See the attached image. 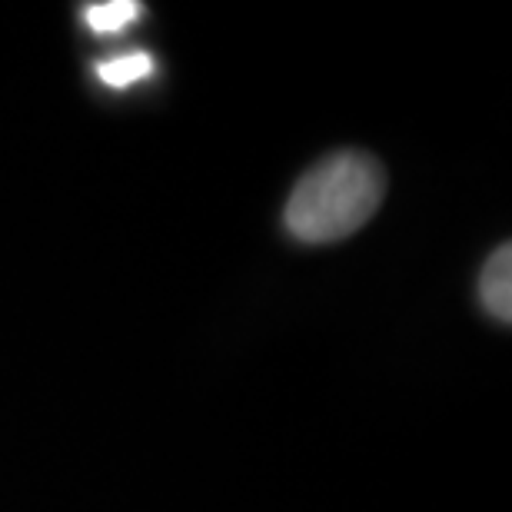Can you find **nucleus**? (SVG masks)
Instances as JSON below:
<instances>
[{
  "label": "nucleus",
  "instance_id": "obj_2",
  "mask_svg": "<svg viewBox=\"0 0 512 512\" xmlns=\"http://www.w3.org/2000/svg\"><path fill=\"white\" fill-rule=\"evenodd\" d=\"M479 300L499 323H512V247L503 243L483 266L479 276Z\"/></svg>",
  "mask_w": 512,
  "mask_h": 512
},
{
  "label": "nucleus",
  "instance_id": "obj_4",
  "mask_svg": "<svg viewBox=\"0 0 512 512\" xmlns=\"http://www.w3.org/2000/svg\"><path fill=\"white\" fill-rule=\"evenodd\" d=\"M140 14H143V7L137 0H107V4H90L84 10V20L94 34L110 37V34H120L124 27H130Z\"/></svg>",
  "mask_w": 512,
  "mask_h": 512
},
{
  "label": "nucleus",
  "instance_id": "obj_1",
  "mask_svg": "<svg viewBox=\"0 0 512 512\" xmlns=\"http://www.w3.org/2000/svg\"><path fill=\"white\" fill-rule=\"evenodd\" d=\"M386 197L383 163L363 150H340L320 160L286 200L283 223L293 240L323 247L353 237L373 220Z\"/></svg>",
  "mask_w": 512,
  "mask_h": 512
},
{
  "label": "nucleus",
  "instance_id": "obj_3",
  "mask_svg": "<svg viewBox=\"0 0 512 512\" xmlns=\"http://www.w3.org/2000/svg\"><path fill=\"white\" fill-rule=\"evenodd\" d=\"M153 57L147 50H130V54H120V57H110V60H100L97 64V80L110 90H127L140 80H147L153 74Z\"/></svg>",
  "mask_w": 512,
  "mask_h": 512
}]
</instances>
